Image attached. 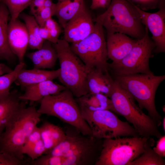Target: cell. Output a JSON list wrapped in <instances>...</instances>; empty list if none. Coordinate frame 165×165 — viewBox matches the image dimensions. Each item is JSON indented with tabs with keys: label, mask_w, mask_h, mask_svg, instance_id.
<instances>
[{
	"label": "cell",
	"mask_w": 165,
	"mask_h": 165,
	"mask_svg": "<svg viewBox=\"0 0 165 165\" xmlns=\"http://www.w3.org/2000/svg\"><path fill=\"white\" fill-rule=\"evenodd\" d=\"M93 20L105 28L107 36L120 33L139 39L145 34V26L131 0H112L107 10Z\"/></svg>",
	"instance_id": "1"
},
{
	"label": "cell",
	"mask_w": 165,
	"mask_h": 165,
	"mask_svg": "<svg viewBox=\"0 0 165 165\" xmlns=\"http://www.w3.org/2000/svg\"><path fill=\"white\" fill-rule=\"evenodd\" d=\"M40 113L33 106L19 109L0 136V152L24 160L22 148L40 120Z\"/></svg>",
	"instance_id": "2"
},
{
	"label": "cell",
	"mask_w": 165,
	"mask_h": 165,
	"mask_svg": "<svg viewBox=\"0 0 165 165\" xmlns=\"http://www.w3.org/2000/svg\"><path fill=\"white\" fill-rule=\"evenodd\" d=\"M112 77L137 101L141 109L147 111L157 127L160 126L162 119L156 108L155 96L159 86L165 79V75L138 73Z\"/></svg>",
	"instance_id": "3"
},
{
	"label": "cell",
	"mask_w": 165,
	"mask_h": 165,
	"mask_svg": "<svg viewBox=\"0 0 165 165\" xmlns=\"http://www.w3.org/2000/svg\"><path fill=\"white\" fill-rule=\"evenodd\" d=\"M53 46L60 65L58 78L60 81L77 98L89 93L87 77L89 71L72 50L69 42L59 39Z\"/></svg>",
	"instance_id": "4"
},
{
	"label": "cell",
	"mask_w": 165,
	"mask_h": 165,
	"mask_svg": "<svg viewBox=\"0 0 165 165\" xmlns=\"http://www.w3.org/2000/svg\"><path fill=\"white\" fill-rule=\"evenodd\" d=\"M155 143L151 137L140 136L104 139L95 165H128Z\"/></svg>",
	"instance_id": "5"
},
{
	"label": "cell",
	"mask_w": 165,
	"mask_h": 165,
	"mask_svg": "<svg viewBox=\"0 0 165 165\" xmlns=\"http://www.w3.org/2000/svg\"><path fill=\"white\" fill-rule=\"evenodd\" d=\"M109 98L114 112L123 116L132 124L140 136L159 138L162 136L153 119L144 113L133 97L115 80Z\"/></svg>",
	"instance_id": "6"
},
{
	"label": "cell",
	"mask_w": 165,
	"mask_h": 165,
	"mask_svg": "<svg viewBox=\"0 0 165 165\" xmlns=\"http://www.w3.org/2000/svg\"><path fill=\"white\" fill-rule=\"evenodd\" d=\"M74 97L72 92L66 88L58 94L43 98L40 101L37 111L41 114L59 119L83 134L92 136L90 128L83 118Z\"/></svg>",
	"instance_id": "7"
},
{
	"label": "cell",
	"mask_w": 165,
	"mask_h": 165,
	"mask_svg": "<svg viewBox=\"0 0 165 165\" xmlns=\"http://www.w3.org/2000/svg\"><path fill=\"white\" fill-rule=\"evenodd\" d=\"M79 105L82 116L91 130L92 136L98 139L140 136L133 127L119 119L108 110H92Z\"/></svg>",
	"instance_id": "8"
},
{
	"label": "cell",
	"mask_w": 165,
	"mask_h": 165,
	"mask_svg": "<svg viewBox=\"0 0 165 165\" xmlns=\"http://www.w3.org/2000/svg\"><path fill=\"white\" fill-rule=\"evenodd\" d=\"M89 71L96 68L103 72L108 71V59L103 27L95 22L93 31L86 38L70 46Z\"/></svg>",
	"instance_id": "9"
},
{
	"label": "cell",
	"mask_w": 165,
	"mask_h": 165,
	"mask_svg": "<svg viewBox=\"0 0 165 165\" xmlns=\"http://www.w3.org/2000/svg\"><path fill=\"white\" fill-rule=\"evenodd\" d=\"M144 37L137 39L129 53L120 61L108 63V71L113 76L138 73L152 74L149 66V61L152 56L155 44L149 35L145 26Z\"/></svg>",
	"instance_id": "10"
},
{
	"label": "cell",
	"mask_w": 165,
	"mask_h": 165,
	"mask_svg": "<svg viewBox=\"0 0 165 165\" xmlns=\"http://www.w3.org/2000/svg\"><path fill=\"white\" fill-rule=\"evenodd\" d=\"M75 132H65L64 140L47 154L77 156L90 160L95 165L101 151L103 139L83 134L76 130Z\"/></svg>",
	"instance_id": "11"
},
{
	"label": "cell",
	"mask_w": 165,
	"mask_h": 165,
	"mask_svg": "<svg viewBox=\"0 0 165 165\" xmlns=\"http://www.w3.org/2000/svg\"><path fill=\"white\" fill-rule=\"evenodd\" d=\"M133 3L139 13L142 23L152 35L151 38L155 44L153 52L157 53H165V0H159L158 7L160 9L154 13H150L143 10Z\"/></svg>",
	"instance_id": "12"
},
{
	"label": "cell",
	"mask_w": 165,
	"mask_h": 165,
	"mask_svg": "<svg viewBox=\"0 0 165 165\" xmlns=\"http://www.w3.org/2000/svg\"><path fill=\"white\" fill-rule=\"evenodd\" d=\"M94 25L93 19L85 6L63 28V39L72 43L80 41L93 31Z\"/></svg>",
	"instance_id": "13"
},
{
	"label": "cell",
	"mask_w": 165,
	"mask_h": 165,
	"mask_svg": "<svg viewBox=\"0 0 165 165\" xmlns=\"http://www.w3.org/2000/svg\"><path fill=\"white\" fill-rule=\"evenodd\" d=\"M8 42L10 49L19 60L24 62V57L28 46L29 38L24 23L18 18L10 20L7 28Z\"/></svg>",
	"instance_id": "14"
},
{
	"label": "cell",
	"mask_w": 165,
	"mask_h": 165,
	"mask_svg": "<svg viewBox=\"0 0 165 165\" xmlns=\"http://www.w3.org/2000/svg\"><path fill=\"white\" fill-rule=\"evenodd\" d=\"M137 40L120 33L108 36L106 46L108 58L113 63L120 61L130 52Z\"/></svg>",
	"instance_id": "15"
},
{
	"label": "cell",
	"mask_w": 165,
	"mask_h": 165,
	"mask_svg": "<svg viewBox=\"0 0 165 165\" xmlns=\"http://www.w3.org/2000/svg\"><path fill=\"white\" fill-rule=\"evenodd\" d=\"M25 88L24 93L20 95L19 98L22 100L29 101L31 103L40 102L44 97L57 94L67 88L63 85L56 83L51 80L45 81Z\"/></svg>",
	"instance_id": "16"
},
{
	"label": "cell",
	"mask_w": 165,
	"mask_h": 165,
	"mask_svg": "<svg viewBox=\"0 0 165 165\" xmlns=\"http://www.w3.org/2000/svg\"><path fill=\"white\" fill-rule=\"evenodd\" d=\"M87 82L89 93H101L109 97L114 80L109 72H105L93 68L88 73Z\"/></svg>",
	"instance_id": "17"
},
{
	"label": "cell",
	"mask_w": 165,
	"mask_h": 165,
	"mask_svg": "<svg viewBox=\"0 0 165 165\" xmlns=\"http://www.w3.org/2000/svg\"><path fill=\"white\" fill-rule=\"evenodd\" d=\"M16 91L10 92L7 97L0 99V136L16 112L25 106L24 101Z\"/></svg>",
	"instance_id": "18"
},
{
	"label": "cell",
	"mask_w": 165,
	"mask_h": 165,
	"mask_svg": "<svg viewBox=\"0 0 165 165\" xmlns=\"http://www.w3.org/2000/svg\"><path fill=\"white\" fill-rule=\"evenodd\" d=\"M60 69L48 71L34 68L27 70L22 69L17 77L14 82L17 85L25 87L46 80L58 78Z\"/></svg>",
	"instance_id": "19"
},
{
	"label": "cell",
	"mask_w": 165,
	"mask_h": 165,
	"mask_svg": "<svg viewBox=\"0 0 165 165\" xmlns=\"http://www.w3.org/2000/svg\"><path fill=\"white\" fill-rule=\"evenodd\" d=\"M52 43L48 40H45L40 49L27 54V56L32 61L34 68L43 69L54 67L58 58Z\"/></svg>",
	"instance_id": "20"
},
{
	"label": "cell",
	"mask_w": 165,
	"mask_h": 165,
	"mask_svg": "<svg viewBox=\"0 0 165 165\" xmlns=\"http://www.w3.org/2000/svg\"><path fill=\"white\" fill-rule=\"evenodd\" d=\"M39 127L41 138L46 149L45 154L64 141L66 138L65 132L62 128L48 122H45Z\"/></svg>",
	"instance_id": "21"
},
{
	"label": "cell",
	"mask_w": 165,
	"mask_h": 165,
	"mask_svg": "<svg viewBox=\"0 0 165 165\" xmlns=\"http://www.w3.org/2000/svg\"><path fill=\"white\" fill-rule=\"evenodd\" d=\"M85 6L84 0H63L56 3L54 15L61 26L65 24Z\"/></svg>",
	"instance_id": "22"
},
{
	"label": "cell",
	"mask_w": 165,
	"mask_h": 165,
	"mask_svg": "<svg viewBox=\"0 0 165 165\" xmlns=\"http://www.w3.org/2000/svg\"><path fill=\"white\" fill-rule=\"evenodd\" d=\"M9 13L6 6L0 2V57L7 60L12 59L14 54L9 46L7 28Z\"/></svg>",
	"instance_id": "23"
},
{
	"label": "cell",
	"mask_w": 165,
	"mask_h": 165,
	"mask_svg": "<svg viewBox=\"0 0 165 165\" xmlns=\"http://www.w3.org/2000/svg\"><path fill=\"white\" fill-rule=\"evenodd\" d=\"M78 104L92 110H108L114 112V108L111 99L101 94L88 93L76 100Z\"/></svg>",
	"instance_id": "24"
},
{
	"label": "cell",
	"mask_w": 165,
	"mask_h": 165,
	"mask_svg": "<svg viewBox=\"0 0 165 165\" xmlns=\"http://www.w3.org/2000/svg\"><path fill=\"white\" fill-rule=\"evenodd\" d=\"M19 16L24 21L27 29L29 38L28 47L33 49H40L45 40L40 36V26L35 17L25 13L20 14Z\"/></svg>",
	"instance_id": "25"
},
{
	"label": "cell",
	"mask_w": 165,
	"mask_h": 165,
	"mask_svg": "<svg viewBox=\"0 0 165 165\" xmlns=\"http://www.w3.org/2000/svg\"><path fill=\"white\" fill-rule=\"evenodd\" d=\"M25 66L24 63H19L11 72L0 76V99L7 97L10 94L11 85Z\"/></svg>",
	"instance_id": "26"
},
{
	"label": "cell",
	"mask_w": 165,
	"mask_h": 165,
	"mask_svg": "<svg viewBox=\"0 0 165 165\" xmlns=\"http://www.w3.org/2000/svg\"><path fill=\"white\" fill-rule=\"evenodd\" d=\"M147 147L138 157L129 163L128 165H164L165 161L152 149Z\"/></svg>",
	"instance_id": "27"
},
{
	"label": "cell",
	"mask_w": 165,
	"mask_h": 165,
	"mask_svg": "<svg viewBox=\"0 0 165 165\" xmlns=\"http://www.w3.org/2000/svg\"><path fill=\"white\" fill-rule=\"evenodd\" d=\"M32 0H0L7 7L11 16V20L17 18L21 12L29 6Z\"/></svg>",
	"instance_id": "28"
},
{
	"label": "cell",
	"mask_w": 165,
	"mask_h": 165,
	"mask_svg": "<svg viewBox=\"0 0 165 165\" xmlns=\"http://www.w3.org/2000/svg\"><path fill=\"white\" fill-rule=\"evenodd\" d=\"M46 149L41 139L29 148L24 154L27 155L31 159L34 160L45 154Z\"/></svg>",
	"instance_id": "29"
},
{
	"label": "cell",
	"mask_w": 165,
	"mask_h": 165,
	"mask_svg": "<svg viewBox=\"0 0 165 165\" xmlns=\"http://www.w3.org/2000/svg\"><path fill=\"white\" fill-rule=\"evenodd\" d=\"M56 6L53 7H45L42 8L34 17L40 27L45 26L46 21L54 16Z\"/></svg>",
	"instance_id": "30"
},
{
	"label": "cell",
	"mask_w": 165,
	"mask_h": 165,
	"mask_svg": "<svg viewBox=\"0 0 165 165\" xmlns=\"http://www.w3.org/2000/svg\"><path fill=\"white\" fill-rule=\"evenodd\" d=\"M40 128L37 126L28 137L22 148V153H24L31 147L41 139Z\"/></svg>",
	"instance_id": "31"
},
{
	"label": "cell",
	"mask_w": 165,
	"mask_h": 165,
	"mask_svg": "<svg viewBox=\"0 0 165 165\" xmlns=\"http://www.w3.org/2000/svg\"><path fill=\"white\" fill-rule=\"evenodd\" d=\"M24 163V160L8 153L0 152V165H21Z\"/></svg>",
	"instance_id": "32"
},
{
	"label": "cell",
	"mask_w": 165,
	"mask_h": 165,
	"mask_svg": "<svg viewBox=\"0 0 165 165\" xmlns=\"http://www.w3.org/2000/svg\"><path fill=\"white\" fill-rule=\"evenodd\" d=\"M156 146L154 147L153 150L161 157L165 156V136H161L159 138Z\"/></svg>",
	"instance_id": "33"
},
{
	"label": "cell",
	"mask_w": 165,
	"mask_h": 165,
	"mask_svg": "<svg viewBox=\"0 0 165 165\" xmlns=\"http://www.w3.org/2000/svg\"><path fill=\"white\" fill-rule=\"evenodd\" d=\"M45 0H32L29 6L31 13L34 16L44 7Z\"/></svg>",
	"instance_id": "34"
},
{
	"label": "cell",
	"mask_w": 165,
	"mask_h": 165,
	"mask_svg": "<svg viewBox=\"0 0 165 165\" xmlns=\"http://www.w3.org/2000/svg\"><path fill=\"white\" fill-rule=\"evenodd\" d=\"M112 0H92L90 8L94 9L98 8H108Z\"/></svg>",
	"instance_id": "35"
},
{
	"label": "cell",
	"mask_w": 165,
	"mask_h": 165,
	"mask_svg": "<svg viewBox=\"0 0 165 165\" xmlns=\"http://www.w3.org/2000/svg\"><path fill=\"white\" fill-rule=\"evenodd\" d=\"M49 30L50 36L49 41L53 44L56 43L59 39V37L61 32L60 26Z\"/></svg>",
	"instance_id": "36"
},
{
	"label": "cell",
	"mask_w": 165,
	"mask_h": 165,
	"mask_svg": "<svg viewBox=\"0 0 165 165\" xmlns=\"http://www.w3.org/2000/svg\"><path fill=\"white\" fill-rule=\"evenodd\" d=\"M159 0H144L141 7L143 10L154 9L158 6Z\"/></svg>",
	"instance_id": "37"
},
{
	"label": "cell",
	"mask_w": 165,
	"mask_h": 165,
	"mask_svg": "<svg viewBox=\"0 0 165 165\" xmlns=\"http://www.w3.org/2000/svg\"><path fill=\"white\" fill-rule=\"evenodd\" d=\"M39 32L40 36L42 39L44 40L49 41L50 38L49 31L46 27L40 26Z\"/></svg>",
	"instance_id": "38"
},
{
	"label": "cell",
	"mask_w": 165,
	"mask_h": 165,
	"mask_svg": "<svg viewBox=\"0 0 165 165\" xmlns=\"http://www.w3.org/2000/svg\"><path fill=\"white\" fill-rule=\"evenodd\" d=\"M59 26V24L52 17L48 19L46 21L45 24V26L49 30L55 28Z\"/></svg>",
	"instance_id": "39"
},
{
	"label": "cell",
	"mask_w": 165,
	"mask_h": 165,
	"mask_svg": "<svg viewBox=\"0 0 165 165\" xmlns=\"http://www.w3.org/2000/svg\"><path fill=\"white\" fill-rule=\"evenodd\" d=\"M56 6V3H54L52 0H45L44 7H53Z\"/></svg>",
	"instance_id": "40"
},
{
	"label": "cell",
	"mask_w": 165,
	"mask_h": 165,
	"mask_svg": "<svg viewBox=\"0 0 165 165\" xmlns=\"http://www.w3.org/2000/svg\"><path fill=\"white\" fill-rule=\"evenodd\" d=\"M138 3V5H136L138 7L140 8L143 3L144 0H134Z\"/></svg>",
	"instance_id": "41"
},
{
	"label": "cell",
	"mask_w": 165,
	"mask_h": 165,
	"mask_svg": "<svg viewBox=\"0 0 165 165\" xmlns=\"http://www.w3.org/2000/svg\"><path fill=\"white\" fill-rule=\"evenodd\" d=\"M162 124H163V130L165 132V117H164L162 121Z\"/></svg>",
	"instance_id": "42"
},
{
	"label": "cell",
	"mask_w": 165,
	"mask_h": 165,
	"mask_svg": "<svg viewBox=\"0 0 165 165\" xmlns=\"http://www.w3.org/2000/svg\"><path fill=\"white\" fill-rule=\"evenodd\" d=\"M58 1H61L63 0H57Z\"/></svg>",
	"instance_id": "43"
},
{
	"label": "cell",
	"mask_w": 165,
	"mask_h": 165,
	"mask_svg": "<svg viewBox=\"0 0 165 165\" xmlns=\"http://www.w3.org/2000/svg\"><path fill=\"white\" fill-rule=\"evenodd\" d=\"M1 58L0 57V58Z\"/></svg>",
	"instance_id": "44"
}]
</instances>
